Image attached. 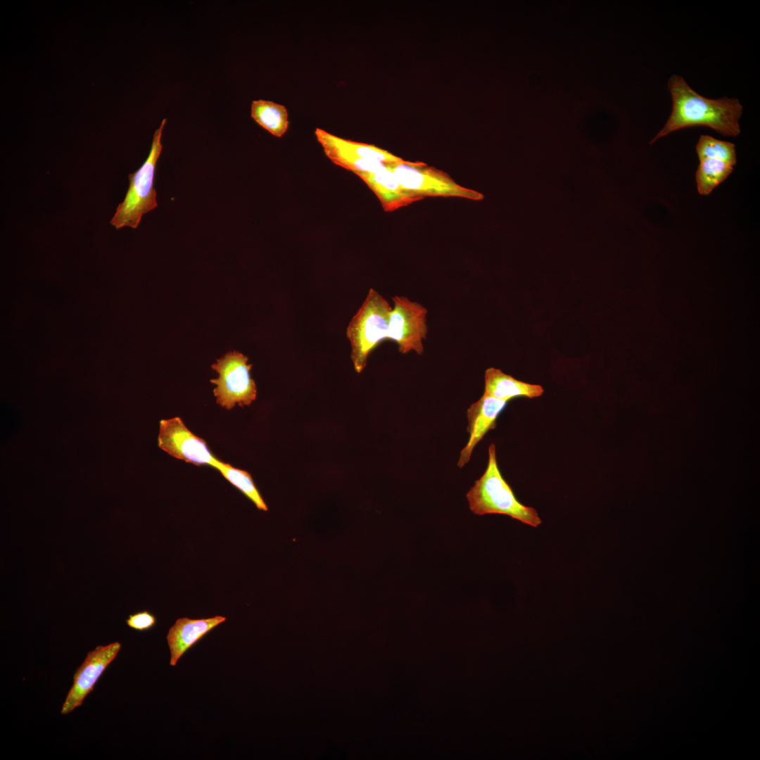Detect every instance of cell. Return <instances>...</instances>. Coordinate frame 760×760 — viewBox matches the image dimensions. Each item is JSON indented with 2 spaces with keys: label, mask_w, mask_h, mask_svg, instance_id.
<instances>
[{
  "label": "cell",
  "mask_w": 760,
  "mask_h": 760,
  "mask_svg": "<svg viewBox=\"0 0 760 760\" xmlns=\"http://www.w3.org/2000/svg\"><path fill=\"white\" fill-rule=\"evenodd\" d=\"M668 89L672 99V110L664 127L650 144L671 132L693 126L708 127L727 137L740 134L742 106L737 99L704 97L677 75L670 78Z\"/></svg>",
  "instance_id": "1"
},
{
  "label": "cell",
  "mask_w": 760,
  "mask_h": 760,
  "mask_svg": "<svg viewBox=\"0 0 760 760\" xmlns=\"http://www.w3.org/2000/svg\"><path fill=\"white\" fill-rule=\"evenodd\" d=\"M467 498L471 511L475 514L507 515L533 527H538L542 523L537 511L521 503L502 477L494 444L488 448V462L485 472L468 491Z\"/></svg>",
  "instance_id": "2"
},
{
  "label": "cell",
  "mask_w": 760,
  "mask_h": 760,
  "mask_svg": "<svg viewBox=\"0 0 760 760\" xmlns=\"http://www.w3.org/2000/svg\"><path fill=\"white\" fill-rule=\"evenodd\" d=\"M392 308L376 291L370 289L364 302L347 327L346 335L351 347V360L357 373L367 365L372 351L387 339Z\"/></svg>",
  "instance_id": "3"
},
{
  "label": "cell",
  "mask_w": 760,
  "mask_h": 760,
  "mask_svg": "<svg viewBox=\"0 0 760 760\" xmlns=\"http://www.w3.org/2000/svg\"><path fill=\"white\" fill-rule=\"evenodd\" d=\"M164 118L155 131L147 159L135 172L128 175L129 189L124 201L116 208L110 223L115 229L125 227L136 229L143 215L157 208L154 178L156 163L163 149L161 137L165 125Z\"/></svg>",
  "instance_id": "4"
},
{
  "label": "cell",
  "mask_w": 760,
  "mask_h": 760,
  "mask_svg": "<svg viewBox=\"0 0 760 760\" xmlns=\"http://www.w3.org/2000/svg\"><path fill=\"white\" fill-rule=\"evenodd\" d=\"M388 166L405 189L422 198L441 196L480 201L484 198L481 193L457 184L445 172L422 162L403 160Z\"/></svg>",
  "instance_id": "5"
},
{
  "label": "cell",
  "mask_w": 760,
  "mask_h": 760,
  "mask_svg": "<svg viewBox=\"0 0 760 760\" xmlns=\"http://www.w3.org/2000/svg\"><path fill=\"white\" fill-rule=\"evenodd\" d=\"M247 362L246 356L232 351L212 365L219 376L210 382L217 386L213 393L221 407L227 410L232 409L236 404L243 407L250 405L256 399V386L250 376L252 365Z\"/></svg>",
  "instance_id": "6"
},
{
  "label": "cell",
  "mask_w": 760,
  "mask_h": 760,
  "mask_svg": "<svg viewBox=\"0 0 760 760\" xmlns=\"http://www.w3.org/2000/svg\"><path fill=\"white\" fill-rule=\"evenodd\" d=\"M392 300L387 339L397 343L401 354L410 351L423 354V341L428 333L426 308L407 297L394 296Z\"/></svg>",
  "instance_id": "7"
},
{
  "label": "cell",
  "mask_w": 760,
  "mask_h": 760,
  "mask_svg": "<svg viewBox=\"0 0 760 760\" xmlns=\"http://www.w3.org/2000/svg\"><path fill=\"white\" fill-rule=\"evenodd\" d=\"M158 447L173 457L196 466L217 462L206 442L193 433L179 417L160 422Z\"/></svg>",
  "instance_id": "8"
},
{
  "label": "cell",
  "mask_w": 760,
  "mask_h": 760,
  "mask_svg": "<svg viewBox=\"0 0 760 760\" xmlns=\"http://www.w3.org/2000/svg\"><path fill=\"white\" fill-rule=\"evenodd\" d=\"M120 649V643L114 642L107 645H99L88 652L74 674L73 684L62 706L61 714H67L82 705Z\"/></svg>",
  "instance_id": "9"
},
{
  "label": "cell",
  "mask_w": 760,
  "mask_h": 760,
  "mask_svg": "<svg viewBox=\"0 0 760 760\" xmlns=\"http://www.w3.org/2000/svg\"><path fill=\"white\" fill-rule=\"evenodd\" d=\"M507 401L483 394L467 410L469 441L462 450L458 460V467H462L471 457L472 451L486 433L495 428L496 421L504 410Z\"/></svg>",
  "instance_id": "10"
},
{
  "label": "cell",
  "mask_w": 760,
  "mask_h": 760,
  "mask_svg": "<svg viewBox=\"0 0 760 760\" xmlns=\"http://www.w3.org/2000/svg\"><path fill=\"white\" fill-rule=\"evenodd\" d=\"M355 175L375 194L386 212H393L423 199L405 189L388 165L374 172Z\"/></svg>",
  "instance_id": "11"
},
{
  "label": "cell",
  "mask_w": 760,
  "mask_h": 760,
  "mask_svg": "<svg viewBox=\"0 0 760 760\" xmlns=\"http://www.w3.org/2000/svg\"><path fill=\"white\" fill-rule=\"evenodd\" d=\"M225 620L226 618L222 616L201 619H178L167 635L170 666H175L189 648Z\"/></svg>",
  "instance_id": "12"
},
{
  "label": "cell",
  "mask_w": 760,
  "mask_h": 760,
  "mask_svg": "<svg viewBox=\"0 0 760 760\" xmlns=\"http://www.w3.org/2000/svg\"><path fill=\"white\" fill-rule=\"evenodd\" d=\"M315 135L321 144L324 152H338L352 157L377 161L386 165L404 160L400 157L374 145L345 139L320 128L315 129Z\"/></svg>",
  "instance_id": "13"
},
{
  "label": "cell",
  "mask_w": 760,
  "mask_h": 760,
  "mask_svg": "<svg viewBox=\"0 0 760 760\" xmlns=\"http://www.w3.org/2000/svg\"><path fill=\"white\" fill-rule=\"evenodd\" d=\"M484 384V394L507 402L517 397L537 398L544 391L540 385L517 380L494 367L486 370Z\"/></svg>",
  "instance_id": "14"
},
{
  "label": "cell",
  "mask_w": 760,
  "mask_h": 760,
  "mask_svg": "<svg viewBox=\"0 0 760 760\" xmlns=\"http://www.w3.org/2000/svg\"><path fill=\"white\" fill-rule=\"evenodd\" d=\"M251 118L273 136L281 137L289 127V114L286 107L270 101L254 100L251 106Z\"/></svg>",
  "instance_id": "15"
},
{
  "label": "cell",
  "mask_w": 760,
  "mask_h": 760,
  "mask_svg": "<svg viewBox=\"0 0 760 760\" xmlns=\"http://www.w3.org/2000/svg\"><path fill=\"white\" fill-rule=\"evenodd\" d=\"M695 180L697 191L701 195H709L733 172V165L719 159L700 158Z\"/></svg>",
  "instance_id": "16"
},
{
  "label": "cell",
  "mask_w": 760,
  "mask_h": 760,
  "mask_svg": "<svg viewBox=\"0 0 760 760\" xmlns=\"http://www.w3.org/2000/svg\"><path fill=\"white\" fill-rule=\"evenodd\" d=\"M230 483L237 488L250 499L260 510L267 511L268 508L256 488L251 475L246 471L237 469L231 464L219 460L213 465Z\"/></svg>",
  "instance_id": "17"
},
{
  "label": "cell",
  "mask_w": 760,
  "mask_h": 760,
  "mask_svg": "<svg viewBox=\"0 0 760 760\" xmlns=\"http://www.w3.org/2000/svg\"><path fill=\"white\" fill-rule=\"evenodd\" d=\"M699 159L704 158L722 160L733 166L736 164L735 146L733 143L702 135L696 145Z\"/></svg>",
  "instance_id": "18"
},
{
  "label": "cell",
  "mask_w": 760,
  "mask_h": 760,
  "mask_svg": "<svg viewBox=\"0 0 760 760\" xmlns=\"http://www.w3.org/2000/svg\"><path fill=\"white\" fill-rule=\"evenodd\" d=\"M324 153L334 164L355 174L358 172H374L387 165L377 161L355 158L335 151H327Z\"/></svg>",
  "instance_id": "19"
},
{
  "label": "cell",
  "mask_w": 760,
  "mask_h": 760,
  "mask_svg": "<svg viewBox=\"0 0 760 760\" xmlns=\"http://www.w3.org/2000/svg\"><path fill=\"white\" fill-rule=\"evenodd\" d=\"M126 623L132 629L144 631L151 629L156 625V618L150 612L144 610L130 614Z\"/></svg>",
  "instance_id": "20"
}]
</instances>
